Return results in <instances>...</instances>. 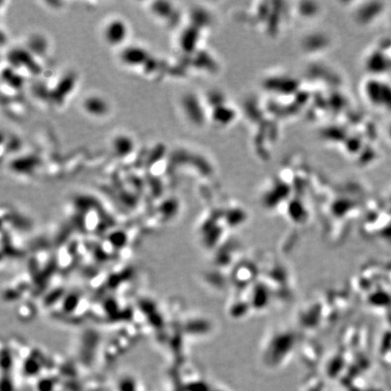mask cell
<instances>
[{"label":"cell","instance_id":"obj_1","mask_svg":"<svg viewBox=\"0 0 391 391\" xmlns=\"http://www.w3.org/2000/svg\"><path fill=\"white\" fill-rule=\"evenodd\" d=\"M389 134H390V137H391V125H390V128H389Z\"/></svg>","mask_w":391,"mask_h":391}]
</instances>
